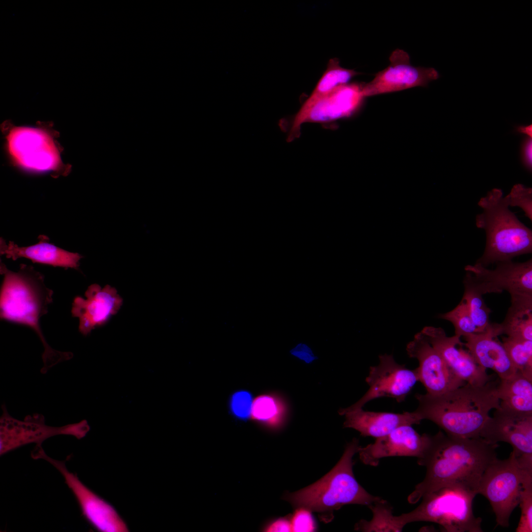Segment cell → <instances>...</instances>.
<instances>
[{"mask_svg": "<svg viewBox=\"0 0 532 532\" xmlns=\"http://www.w3.org/2000/svg\"><path fill=\"white\" fill-rule=\"evenodd\" d=\"M498 446L480 437H455L441 431L431 435L427 449L417 460L419 465L426 467V475L408 496V502L416 503L425 495L454 483L466 485L477 492L484 471L497 458Z\"/></svg>", "mask_w": 532, "mask_h": 532, "instance_id": "6da1fadb", "label": "cell"}, {"mask_svg": "<svg viewBox=\"0 0 532 532\" xmlns=\"http://www.w3.org/2000/svg\"><path fill=\"white\" fill-rule=\"evenodd\" d=\"M0 272L3 275L0 293V319L26 326L35 332L44 347L41 372L45 374L55 365L71 359L72 352L56 350L48 344L40 328V318L48 313L53 294L46 286L44 275L32 266L22 264L15 272L1 262Z\"/></svg>", "mask_w": 532, "mask_h": 532, "instance_id": "7a4b0ae2", "label": "cell"}, {"mask_svg": "<svg viewBox=\"0 0 532 532\" xmlns=\"http://www.w3.org/2000/svg\"><path fill=\"white\" fill-rule=\"evenodd\" d=\"M499 379L483 386L466 383L437 396L417 394L418 405L414 411L422 420L432 421L449 435L479 437L490 418L489 412L500 407L497 387Z\"/></svg>", "mask_w": 532, "mask_h": 532, "instance_id": "3957f363", "label": "cell"}, {"mask_svg": "<svg viewBox=\"0 0 532 532\" xmlns=\"http://www.w3.org/2000/svg\"><path fill=\"white\" fill-rule=\"evenodd\" d=\"M478 205L482 211L476 215L475 224L485 231L486 242L476 264L487 267L532 253V231L510 210L501 189L488 192Z\"/></svg>", "mask_w": 532, "mask_h": 532, "instance_id": "277c9868", "label": "cell"}, {"mask_svg": "<svg viewBox=\"0 0 532 532\" xmlns=\"http://www.w3.org/2000/svg\"><path fill=\"white\" fill-rule=\"evenodd\" d=\"M359 447V440L354 438L347 444L341 458L329 472L310 486L287 494L284 499L296 508L331 514L346 504L368 507L383 500L367 492L354 476L353 457Z\"/></svg>", "mask_w": 532, "mask_h": 532, "instance_id": "5b68a950", "label": "cell"}, {"mask_svg": "<svg viewBox=\"0 0 532 532\" xmlns=\"http://www.w3.org/2000/svg\"><path fill=\"white\" fill-rule=\"evenodd\" d=\"M477 490L466 485L454 483L424 496L421 503L411 511L395 516L403 528L408 523H437L448 532H482V519L473 513V500Z\"/></svg>", "mask_w": 532, "mask_h": 532, "instance_id": "8992f818", "label": "cell"}, {"mask_svg": "<svg viewBox=\"0 0 532 532\" xmlns=\"http://www.w3.org/2000/svg\"><path fill=\"white\" fill-rule=\"evenodd\" d=\"M532 470L522 468L514 454L490 463L480 479L477 494L489 501L498 525L508 527L510 515L519 505L523 481Z\"/></svg>", "mask_w": 532, "mask_h": 532, "instance_id": "52a82bcc", "label": "cell"}, {"mask_svg": "<svg viewBox=\"0 0 532 532\" xmlns=\"http://www.w3.org/2000/svg\"><path fill=\"white\" fill-rule=\"evenodd\" d=\"M0 418V455L31 443L41 445L47 439L58 435H71L78 439L84 437L90 430L85 420L62 427L46 425L43 416L36 414L27 416L21 421L12 417L5 405L1 406Z\"/></svg>", "mask_w": 532, "mask_h": 532, "instance_id": "ba28073f", "label": "cell"}, {"mask_svg": "<svg viewBox=\"0 0 532 532\" xmlns=\"http://www.w3.org/2000/svg\"><path fill=\"white\" fill-rule=\"evenodd\" d=\"M34 459H42L54 466L62 474L75 497L82 514L96 530L101 532H126L127 525L116 509L86 486L77 475L69 471L66 461H59L48 456L41 446H36L32 452Z\"/></svg>", "mask_w": 532, "mask_h": 532, "instance_id": "9c48e42d", "label": "cell"}, {"mask_svg": "<svg viewBox=\"0 0 532 532\" xmlns=\"http://www.w3.org/2000/svg\"><path fill=\"white\" fill-rule=\"evenodd\" d=\"M490 269L475 263L465 266L464 288L483 296L486 294L508 292L510 296L532 295V260L514 262L512 260L496 263Z\"/></svg>", "mask_w": 532, "mask_h": 532, "instance_id": "30bf717a", "label": "cell"}, {"mask_svg": "<svg viewBox=\"0 0 532 532\" xmlns=\"http://www.w3.org/2000/svg\"><path fill=\"white\" fill-rule=\"evenodd\" d=\"M366 381L369 389L365 395L351 406L340 409V415L363 408L369 401L381 397L393 398L398 402L403 401L419 381L417 370L410 369L396 362L392 355L379 356L377 365L370 367Z\"/></svg>", "mask_w": 532, "mask_h": 532, "instance_id": "8fae6325", "label": "cell"}, {"mask_svg": "<svg viewBox=\"0 0 532 532\" xmlns=\"http://www.w3.org/2000/svg\"><path fill=\"white\" fill-rule=\"evenodd\" d=\"M479 436L492 444L509 443L519 463H532V413L500 406L486 421Z\"/></svg>", "mask_w": 532, "mask_h": 532, "instance_id": "7c38bea8", "label": "cell"}, {"mask_svg": "<svg viewBox=\"0 0 532 532\" xmlns=\"http://www.w3.org/2000/svg\"><path fill=\"white\" fill-rule=\"evenodd\" d=\"M8 148L24 169L35 173L57 171L58 152L50 137L42 131L29 127L13 129L8 138Z\"/></svg>", "mask_w": 532, "mask_h": 532, "instance_id": "4fadbf2b", "label": "cell"}, {"mask_svg": "<svg viewBox=\"0 0 532 532\" xmlns=\"http://www.w3.org/2000/svg\"><path fill=\"white\" fill-rule=\"evenodd\" d=\"M389 60L387 67L377 72L371 81L364 84L365 98L415 87H427L440 77L434 68L412 66L408 54L403 50H395Z\"/></svg>", "mask_w": 532, "mask_h": 532, "instance_id": "5bb4252c", "label": "cell"}, {"mask_svg": "<svg viewBox=\"0 0 532 532\" xmlns=\"http://www.w3.org/2000/svg\"><path fill=\"white\" fill-rule=\"evenodd\" d=\"M406 352L409 357L418 361L416 369L426 393L440 395L466 383L452 371L421 332L407 344Z\"/></svg>", "mask_w": 532, "mask_h": 532, "instance_id": "9a60e30c", "label": "cell"}, {"mask_svg": "<svg viewBox=\"0 0 532 532\" xmlns=\"http://www.w3.org/2000/svg\"><path fill=\"white\" fill-rule=\"evenodd\" d=\"M448 367L460 378L475 386H483L494 379L480 366L469 351L463 348L461 337L448 336L441 328L426 326L421 331Z\"/></svg>", "mask_w": 532, "mask_h": 532, "instance_id": "2e32d148", "label": "cell"}, {"mask_svg": "<svg viewBox=\"0 0 532 532\" xmlns=\"http://www.w3.org/2000/svg\"><path fill=\"white\" fill-rule=\"evenodd\" d=\"M431 435L421 434L411 425L397 428L388 434L376 438L373 443L359 447L360 460L366 465L376 466L380 460L389 457L421 458L427 449Z\"/></svg>", "mask_w": 532, "mask_h": 532, "instance_id": "e0dca14e", "label": "cell"}, {"mask_svg": "<svg viewBox=\"0 0 532 532\" xmlns=\"http://www.w3.org/2000/svg\"><path fill=\"white\" fill-rule=\"evenodd\" d=\"M86 299L76 296L73 300L71 314L79 319V332L87 335L98 327L105 324L121 307L122 299L116 290L109 285L101 288L91 285L86 291Z\"/></svg>", "mask_w": 532, "mask_h": 532, "instance_id": "ac0fdd59", "label": "cell"}, {"mask_svg": "<svg viewBox=\"0 0 532 532\" xmlns=\"http://www.w3.org/2000/svg\"><path fill=\"white\" fill-rule=\"evenodd\" d=\"M500 335L499 324L491 323L485 332L463 337L466 341L463 343L480 366L492 369L499 379H504L517 370L502 342L498 339Z\"/></svg>", "mask_w": 532, "mask_h": 532, "instance_id": "d6986e66", "label": "cell"}, {"mask_svg": "<svg viewBox=\"0 0 532 532\" xmlns=\"http://www.w3.org/2000/svg\"><path fill=\"white\" fill-rule=\"evenodd\" d=\"M364 84L353 83L339 85L317 100L299 122H327L348 117L362 105Z\"/></svg>", "mask_w": 532, "mask_h": 532, "instance_id": "ffe728a7", "label": "cell"}, {"mask_svg": "<svg viewBox=\"0 0 532 532\" xmlns=\"http://www.w3.org/2000/svg\"><path fill=\"white\" fill-rule=\"evenodd\" d=\"M39 241L33 245L20 247L9 241L7 244L2 237L0 240V253L7 259L16 261L25 258L33 263L77 269L83 256L77 253L68 252L49 242V238L44 235L38 237Z\"/></svg>", "mask_w": 532, "mask_h": 532, "instance_id": "44dd1931", "label": "cell"}, {"mask_svg": "<svg viewBox=\"0 0 532 532\" xmlns=\"http://www.w3.org/2000/svg\"><path fill=\"white\" fill-rule=\"evenodd\" d=\"M344 428L355 429L363 436L375 438L385 436L405 425L419 424L421 420L414 412L395 413L366 411L363 408L345 413Z\"/></svg>", "mask_w": 532, "mask_h": 532, "instance_id": "7402d4cb", "label": "cell"}, {"mask_svg": "<svg viewBox=\"0 0 532 532\" xmlns=\"http://www.w3.org/2000/svg\"><path fill=\"white\" fill-rule=\"evenodd\" d=\"M360 73L354 69L343 68L339 65L337 58L331 59L327 68L324 72L314 90L303 103L296 115L291 128L290 133L293 134L299 133V122L312 105L319 99L330 93L336 87L347 84L354 76Z\"/></svg>", "mask_w": 532, "mask_h": 532, "instance_id": "603a6c76", "label": "cell"}, {"mask_svg": "<svg viewBox=\"0 0 532 532\" xmlns=\"http://www.w3.org/2000/svg\"><path fill=\"white\" fill-rule=\"evenodd\" d=\"M511 304L502 323L501 334L532 340V295L510 296Z\"/></svg>", "mask_w": 532, "mask_h": 532, "instance_id": "cb8c5ba5", "label": "cell"}, {"mask_svg": "<svg viewBox=\"0 0 532 532\" xmlns=\"http://www.w3.org/2000/svg\"><path fill=\"white\" fill-rule=\"evenodd\" d=\"M497 392L500 407L532 413V380L519 371L506 379H499Z\"/></svg>", "mask_w": 532, "mask_h": 532, "instance_id": "d4e9b609", "label": "cell"}, {"mask_svg": "<svg viewBox=\"0 0 532 532\" xmlns=\"http://www.w3.org/2000/svg\"><path fill=\"white\" fill-rule=\"evenodd\" d=\"M285 400L276 393L260 395L253 399L250 419L272 430L283 427L288 416Z\"/></svg>", "mask_w": 532, "mask_h": 532, "instance_id": "484cf974", "label": "cell"}, {"mask_svg": "<svg viewBox=\"0 0 532 532\" xmlns=\"http://www.w3.org/2000/svg\"><path fill=\"white\" fill-rule=\"evenodd\" d=\"M368 508L373 513L372 519L369 521L361 520L355 526V530L363 532H401V528L397 523L393 509L386 500L375 502Z\"/></svg>", "mask_w": 532, "mask_h": 532, "instance_id": "4316f807", "label": "cell"}, {"mask_svg": "<svg viewBox=\"0 0 532 532\" xmlns=\"http://www.w3.org/2000/svg\"><path fill=\"white\" fill-rule=\"evenodd\" d=\"M502 339V343L517 370L532 380V340L509 336H503Z\"/></svg>", "mask_w": 532, "mask_h": 532, "instance_id": "83f0119b", "label": "cell"}, {"mask_svg": "<svg viewBox=\"0 0 532 532\" xmlns=\"http://www.w3.org/2000/svg\"><path fill=\"white\" fill-rule=\"evenodd\" d=\"M462 299L466 301L471 318L479 332L486 331L492 323L489 319L491 310L485 303L483 296L470 289L465 288Z\"/></svg>", "mask_w": 532, "mask_h": 532, "instance_id": "f1b7e54d", "label": "cell"}, {"mask_svg": "<svg viewBox=\"0 0 532 532\" xmlns=\"http://www.w3.org/2000/svg\"><path fill=\"white\" fill-rule=\"evenodd\" d=\"M439 318L450 322L455 329V335L460 337L480 332L471 318L467 304L462 299L452 310L439 315Z\"/></svg>", "mask_w": 532, "mask_h": 532, "instance_id": "f546056e", "label": "cell"}, {"mask_svg": "<svg viewBox=\"0 0 532 532\" xmlns=\"http://www.w3.org/2000/svg\"><path fill=\"white\" fill-rule=\"evenodd\" d=\"M519 505L521 510L517 532H532V474L527 475L523 483Z\"/></svg>", "mask_w": 532, "mask_h": 532, "instance_id": "4dcf8cb0", "label": "cell"}, {"mask_svg": "<svg viewBox=\"0 0 532 532\" xmlns=\"http://www.w3.org/2000/svg\"><path fill=\"white\" fill-rule=\"evenodd\" d=\"M253 399L252 394L247 390L234 392L229 401V410L233 416L242 421L250 419Z\"/></svg>", "mask_w": 532, "mask_h": 532, "instance_id": "1f68e13d", "label": "cell"}, {"mask_svg": "<svg viewBox=\"0 0 532 532\" xmlns=\"http://www.w3.org/2000/svg\"><path fill=\"white\" fill-rule=\"evenodd\" d=\"M509 207H519L531 221L532 220V189L521 184L513 186L505 196Z\"/></svg>", "mask_w": 532, "mask_h": 532, "instance_id": "d6a6232c", "label": "cell"}, {"mask_svg": "<svg viewBox=\"0 0 532 532\" xmlns=\"http://www.w3.org/2000/svg\"><path fill=\"white\" fill-rule=\"evenodd\" d=\"M292 532H310L317 529L311 511L304 508H297L290 518Z\"/></svg>", "mask_w": 532, "mask_h": 532, "instance_id": "836d02e7", "label": "cell"}, {"mask_svg": "<svg viewBox=\"0 0 532 532\" xmlns=\"http://www.w3.org/2000/svg\"><path fill=\"white\" fill-rule=\"evenodd\" d=\"M521 160L525 167L531 172L532 169V138H524L521 145Z\"/></svg>", "mask_w": 532, "mask_h": 532, "instance_id": "e575fe53", "label": "cell"}, {"mask_svg": "<svg viewBox=\"0 0 532 532\" xmlns=\"http://www.w3.org/2000/svg\"><path fill=\"white\" fill-rule=\"evenodd\" d=\"M264 530L265 532H292L290 519L278 518L269 523Z\"/></svg>", "mask_w": 532, "mask_h": 532, "instance_id": "d590c367", "label": "cell"}, {"mask_svg": "<svg viewBox=\"0 0 532 532\" xmlns=\"http://www.w3.org/2000/svg\"><path fill=\"white\" fill-rule=\"evenodd\" d=\"M291 353L294 355L305 360L307 362H310L315 358L311 350L304 344H299L291 351Z\"/></svg>", "mask_w": 532, "mask_h": 532, "instance_id": "8d00e7d4", "label": "cell"}, {"mask_svg": "<svg viewBox=\"0 0 532 532\" xmlns=\"http://www.w3.org/2000/svg\"><path fill=\"white\" fill-rule=\"evenodd\" d=\"M516 131L520 133L526 134L528 136L532 137V125L519 126L516 128Z\"/></svg>", "mask_w": 532, "mask_h": 532, "instance_id": "74e56055", "label": "cell"}]
</instances>
